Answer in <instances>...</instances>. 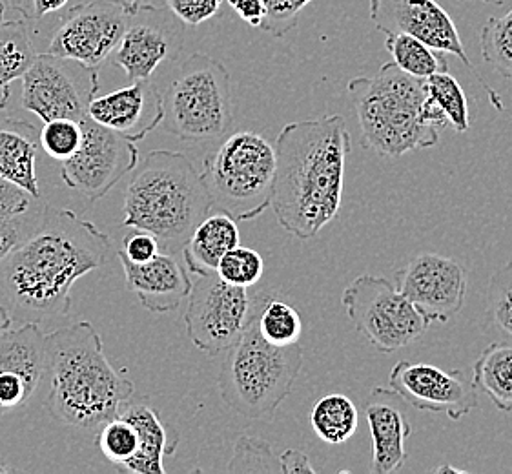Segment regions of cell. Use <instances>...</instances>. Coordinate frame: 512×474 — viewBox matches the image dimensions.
Returning <instances> with one entry per match:
<instances>
[{
    "label": "cell",
    "instance_id": "6da1fadb",
    "mask_svg": "<svg viewBox=\"0 0 512 474\" xmlns=\"http://www.w3.org/2000/svg\"><path fill=\"white\" fill-rule=\"evenodd\" d=\"M108 234L66 208L44 207L30 236L0 263V298L30 321L64 318L73 285L112 258Z\"/></svg>",
    "mask_w": 512,
    "mask_h": 474
},
{
    "label": "cell",
    "instance_id": "7a4b0ae2",
    "mask_svg": "<svg viewBox=\"0 0 512 474\" xmlns=\"http://www.w3.org/2000/svg\"><path fill=\"white\" fill-rule=\"evenodd\" d=\"M274 148L270 207L288 234L307 241L338 219L350 154L347 124L341 115L288 123Z\"/></svg>",
    "mask_w": 512,
    "mask_h": 474
},
{
    "label": "cell",
    "instance_id": "3957f363",
    "mask_svg": "<svg viewBox=\"0 0 512 474\" xmlns=\"http://www.w3.org/2000/svg\"><path fill=\"white\" fill-rule=\"evenodd\" d=\"M46 372L52 385L44 405L55 422L70 427L99 429L135 392L134 382L106 358L90 321L46 334Z\"/></svg>",
    "mask_w": 512,
    "mask_h": 474
},
{
    "label": "cell",
    "instance_id": "277c9868",
    "mask_svg": "<svg viewBox=\"0 0 512 474\" xmlns=\"http://www.w3.org/2000/svg\"><path fill=\"white\" fill-rule=\"evenodd\" d=\"M212 208V197L192 161L181 152L154 150L137 163L126 186L123 223L181 252Z\"/></svg>",
    "mask_w": 512,
    "mask_h": 474
},
{
    "label": "cell",
    "instance_id": "5b68a950",
    "mask_svg": "<svg viewBox=\"0 0 512 474\" xmlns=\"http://www.w3.org/2000/svg\"><path fill=\"white\" fill-rule=\"evenodd\" d=\"M347 90L363 148L394 159L440 143V130L425 117V79L387 62L372 77L350 79Z\"/></svg>",
    "mask_w": 512,
    "mask_h": 474
},
{
    "label": "cell",
    "instance_id": "8992f818",
    "mask_svg": "<svg viewBox=\"0 0 512 474\" xmlns=\"http://www.w3.org/2000/svg\"><path fill=\"white\" fill-rule=\"evenodd\" d=\"M256 318L226 351L217 383L230 411L250 420H272L292 392L305 358L299 343H268L259 334Z\"/></svg>",
    "mask_w": 512,
    "mask_h": 474
},
{
    "label": "cell",
    "instance_id": "52a82bcc",
    "mask_svg": "<svg viewBox=\"0 0 512 474\" xmlns=\"http://www.w3.org/2000/svg\"><path fill=\"white\" fill-rule=\"evenodd\" d=\"M164 130L186 143H216L234 126L230 73L206 53H192L163 93Z\"/></svg>",
    "mask_w": 512,
    "mask_h": 474
},
{
    "label": "cell",
    "instance_id": "ba28073f",
    "mask_svg": "<svg viewBox=\"0 0 512 474\" xmlns=\"http://www.w3.org/2000/svg\"><path fill=\"white\" fill-rule=\"evenodd\" d=\"M201 177L214 207L236 221H252L272 205L276 148L256 132L226 135L206 155Z\"/></svg>",
    "mask_w": 512,
    "mask_h": 474
},
{
    "label": "cell",
    "instance_id": "9c48e42d",
    "mask_svg": "<svg viewBox=\"0 0 512 474\" xmlns=\"http://www.w3.org/2000/svg\"><path fill=\"white\" fill-rule=\"evenodd\" d=\"M341 303L354 329L372 349L383 354L409 347L431 325L394 283L372 274L354 279L343 292Z\"/></svg>",
    "mask_w": 512,
    "mask_h": 474
},
{
    "label": "cell",
    "instance_id": "30bf717a",
    "mask_svg": "<svg viewBox=\"0 0 512 474\" xmlns=\"http://www.w3.org/2000/svg\"><path fill=\"white\" fill-rule=\"evenodd\" d=\"M265 298H252L248 289L230 285L217 274L192 283L185 312L188 340L206 356H217L236 343L256 318Z\"/></svg>",
    "mask_w": 512,
    "mask_h": 474
},
{
    "label": "cell",
    "instance_id": "8fae6325",
    "mask_svg": "<svg viewBox=\"0 0 512 474\" xmlns=\"http://www.w3.org/2000/svg\"><path fill=\"white\" fill-rule=\"evenodd\" d=\"M22 106L42 123L82 121L99 92V70L52 53H37L22 75Z\"/></svg>",
    "mask_w": 512,
    "mask_h": 474
},
{
    "label": "cell",
    "instance_id": "7c38bea8",
    "mask_svg": "<svg viewBox=\"0 0 512 474\" xmlns=\"http://www.w3.org/2000/svg\"><path fill=\"white\" fill-rule=\"evenodd\" d=\"M82 143L68 161L61 163L64 185L90 201L103 199L139 163L134 141L84 117Z\"/></svg>",
    "mask_w": 512,
    "mask_h": 474
},
{
    "label": "cell",
    "instance_id": "4fadbf2b",
    "mask_svg": "<svg viewBox=\"0 0 512 474\" xmlns=\"http://www.w3.org/2000/svg\"><path fill=\"white\" fill-rule=\"evenodd\" d=\"M130 15L117 0H90L62 17L46 53L101 68L123 39Z\"/></svg>",
    "mask_w": 512,
    "mask_h": 474
},
{
    "label": "cell",
    "instance_id": "5bb4252c",
    "mask_svg": "<svg viewBox=\"0 0 512 474\" xmlns=\"http://www.w3.org/2000/svg\"><path fill=\"white\" fill-rule=\"evenodd\" d=\"M370 19L385 35L407 33L438 52L456 55L482 83L492 106L502 112V97L489 84L483 83L482 77L476 73L461 44L460 31L438 0H370Z\"/></svg>",
    "mask_w": 512,
    "mask_h": 474
},
{
    "label": "cell",
    "instance_id": "9a60e30c",
    "mask_svg": "<svg viewBox=\"0 0 512 474\" xmlns=\"http://www.w3.org/2000/svg\"><path fill=\"white\" fill-rule=\"evenodd\" d=\"M185 24L163 6H139L130 15L113 61L128 79L146 81L164 62H174L181 52Z\"/></svg>",
    "mask_w": 512,
    "mask_h": 474
},
{
    "label": "cell",
    "instance_id": "2e32d148",
    "mask_svg": "<svg viewBox=\"0 0 512 474\" xmlns=\"http://www.w3.org/2000/svg\"><path fill=\"white\" fill-rule=\"evenodd\" d=\"M389 387L407 405L445 414L454 422L469 416L480 400L476 387L460 371H443L429 363L398 361L390 371Z\"/></svg>",
    "mask_w": 512,
    "mask_h": 474
},
{
    "label": "cell",
    "instance_id": "e0dca14e",
    "mask_svg": "<svg viewBox=\"0 0 512 474\" xmlns=\"http://www.w3.org/2000/svg\"><path fill=\"white\" fill-rule=\"evenodd\" d=\"M396 287L427 320L447 323L465 305L467 272L458 261L438 254H418L401 268Z\"/></svg>",
    "mask_w": 512,
    "mask_h": 474
},
{
    "label": "cell",
    "instance_id": "ac0fdd59",
    "mask_svg": "<svg viewBox=\"0 0 512 474\" xmlns=\"http://www.w3.org/2000/svg\"><path fill=\"white\" fill-rule=\"evenodd\" d=\"M46 372V334L39 321L0 332V416L30 403Z\"/></svg>",
    "mask_w": 512,
    "mask_h": 474
},
{
    "label": "cell",
    "instance_id": "d6986e66",
    "mask_svg": "<svg viewBox=\"0 0 512 474\" xmlns=\"http://www.w3.org/2000/svg\"><path fill=\"white\" fill-rule=\"evenodd\" d=\"M88 117L134 143L143 141L163 123V93L150 79L135 81L121 90L95 95Z\"/></svg>",
    "mask_w": 512,
    "mask_h": 474
},
{
    "label": "cell",
    "instance_id": "ffe728a7",
    "mask_svg": "<svg viewBox=\"0 0 512 474\" xmlns=\"http://www.w3.org/2000/svg\"><path fill=\"white\" fill-rule=\"evenodd\" d=\"M119 258V256H117ZM126 276V287L152 314H166L179 309L192 290L190 270L175 252H159L154 259L132 263L119 258Z\"/></svg>",
    "mask_w": 512,
    "mask_h": 474
},
{
    "label": "cell",
    "instance_id": "44dd1931",
    "mask_svg": "<svg viewBox=\"0 0 512 474\" xmlns=\"http://www.w3.org/2000/svg\"><path fill=\"white\" fill-rule=\"evenodd\" d=\"M403 398L392 389L374 387L365 414L372 434V473L392 474L403 469L409 460L407 440L412 434V425L403 409Z\"/></svg>",
    "mask_w": 512,
    "mask_h": 474
},
{
    "label": "cell",
    "instance_id": "7402d4cb",
    "mask_svg": "<svg viewBox=\"0 0 512 474\" xmlns=\"http://www.w3.org/2000/svg\"><path fill=\"white\" fill-rule=\"evenodd\" d=\"M117 414L134 423L139 449L134 458L124 465L121 473L166 474L164 456L174 454L179 444V434L164 425L159 411L146 398L124 402Z\"/></svg>",
    "mask_w": 512,
    "mask_h": 474
},
{
    "label": "cell",
    "instance_id": "603a6c76",
    "mask_svg": "<svg viewBox=\"0 0 512 474\" xmlns=\"http://www.w3.org/2000/svg\"><path fill=\"white\" fill-rule=\"evenodd\" d=\"M39 130L21 119H0V177L41 199L37 177Z\"/></svg>",
    "mask_w": 512,
    "mask_h": 474
},
{
    "label": "cell",
    "instance_id": "cb8c5ba5",
    "mask_svg": "<svg viewBox=\"0 0 512 474\" xmlns=\"http://www.w3.org/2000/svg\"><path fill=\"white\" fill-rule=\"evenodd\" d=\"M239 241L241 236L234 217L223 212L206 216L181 250L186 268L197 276L216 274L221 258L228 250L237 247Z\"/></svg>",
    "mask_w": 512,
    "mask_h": 474
},
{
    "label": "cell",
    "instance_id": "d4e9b609",
    "mask_svg": "<svg viewBox=\"0 0 512 474\" xmlns=\"http://www.w3.org/2000/svg\"><path fill=\"white\" fill-rule=\"evenodd\" d=\"M472 385L502 413H512V345L491 343L472 367Z\"/></svg>",
    "mask_w": 512,
    "mask_h": 474
},
{
    "label": "cell",
    "instance_id": "484cf974",
    "mask_svg": "<svg viewBox=\"0 0 512 474\" xmlns=\"http://www.w3.org/2000/svg\"><path fill=\"white\" fill-rule=\"evenodd\" d=\"M37 52L24 21L0 22V97L10 101V86L30 70Z\"/></svg>",
    "mask_w": 512,
    "mask_h": 474
},
{
    "label": "cell",
    "instance_id": "4316f807",
    "mask_svg": "<svg viewBox=\"0 0 512 474\" xmlns=\"http://www.w3.org/2000/svg\"><path fill=\"white\" fill-rule=\"evenodd\" d=\"M310 423L321 442L343 445L358 431V407L343 394H328L314 405Z\"/></svg>",
    "mask_w": 512,
    "mask_h": 474
},
{
    "label": "cell",
    "instance_id": "83f0119b",
    "mask_svg": "<svg viewBox=\"0 0 512 474\" xmlns=\"http://www.w3.org/2000/svg\"><path fill=\"white\" fill-rule=\"evenodd\" d=\"M387 52L394 64L418 79H429L436 73L449 72V61L445 53L434 50L425 42L410 37L407 33H390L385 41Z\"/></svg>",
    "mask_w": 512,
    "mask_h": 474
},
{
    "label": "cell",
    "instance_id": "f1b7e54d",
    "mask_svg": "<svg viewBox=\"0 0 512 474\" xmlns=\"http://www.w3.org/2000/svg\"><path fill=\"white\" fill-rule=\"evenodd\" d=\"M256 323L259 334L277 347L299 343L303 334L301 314L283 299H265L257 312Z\"/></svg>",
    "mask_w": 512,
    "mask_h": 474
},
{
    "label": "cell",
    "instance_id": "f546056e",
    "mask_svg": "<svg viewBox=\"0 0 512 474\" xmlns=\"http://www.w3.org/2000/svg\"><path fill=\"white\" fill-rule=\"evenodd\" d=\"M95 444L104 458L121 473L124 465L137 454L139 438H137L134 423L126 420L121 414H115L99 427Z\"/></svg>",
    "mask_w": 512,
    "mask_h": 474
},
{
    "label": "cell",
    "instance_id": "4dcf8cb0",
    "mask_svg": "<svg viewBox=\"0 0 512 474\" xmlns=\"http://www.w3.org/2000/svg\"><path fill=\"white\" fill-rule=\"evenodd\" d=\"M425 86L434 103L440 106L441 112L447 117L449 126L460 134L467 132L471 128L469 104L467 95L463 92L461 84L456 81V77H452L449 72L436 73L425 79Z\"/></svg>",
    "mask_w": 512,
    "mask_h": 474
},
{
    "label": "cell",
    "instance_id": "1f68e13d",
    "mask_svg": "<svg viewBox=\"0 0 512 474\" xmlns=\"http://www.w3.org/2000/svg\"><path fill=\"white\" fill-rule=\"evenodd\" d=\"M483 61L512 81V10L503 17H491L480 33Z\"/></svg>",
    "mask_w": 512,
    "mask_h": 474
},
{
    "label": "cell",
    "instance_id": "d6a6232c",
    "mask_svg": "<svg viewBox=\"0 0 512 474\" xmlns=\"http://www.w3.org/2000/svg\"><path fill=\"white\" fill-rule=\"evenodd\" d=\"M216 274L230 285L250 289L263 278L265 263L256 250L237 245L221 258Z\"/></svg>",
    "mask_w": 512,
    "mask_h": 474
},
{
    "label": "cell",
    "instance_id": "836d02e7",
    "mask_svg": "<svg viewBox=\"0 0 512 474\" xmlns=\"http://www.w3.org/2000/svg\"><path fill=\"white\" fill-rule=\"evenodd\" d=\"M41 148L55 161L64 163L79 150L82 143L81 121L53 119L42 126L39 132Z\"/></svg>",
    "mask_w": 512,
    "mask_h": 474
},
{
    "label": "cell",
    "instance_id": "e575fe53",
    "mask_svg": "<svg viewBox=\"0 0 512 474\" xmlns=\"http://www.w3.org/2000/svg\"><path fill=\"white\" fill-rule=\"evenodd\" d=\"M230 473H281L279 458L272 453V447L267 442L241 436L236 442V451L232 462L228 465Z\"/></svg>",
    "mask_w": 512,
    "mask_h": 474
},
{
    "label": "cell",
    "instance_id": "d590c367",
    "mask_svg": "<svg viewBox=\"0 0 512 474\" xmlns=\"http://www.w3.org/2000/svg\"><path fill=\"white\" fill-rule=\"evenodd\" d=\"M487 299L492 323L512 340V261L492 274Z\"/></svg>",
    "mask_w": 512,
    "mask_h": 474
},
{
    "label": "cell",
    "instance_id": "8d00e7d4",
    "mask_svg": "<svg viewBox=\"0 0 512 474\" xmlns=\"http://www.w3.org/2000/svg\"><path fill=\"white\" fill-rule=\"evenodd\" d=\"M312 0H265V19L261 30L272 37H285L288 31L297 26L299 13L307 8Z\"/></svg>",
    "mask_w": 512,
    "mask_h": 474
},
{
    "label": "cell",
    "instance_id": "74e56055",
    "mask_svg": "<svg viewBox=\"0 0 512 474\" xmlns=\"http://www.w3.org/2000/svg\"><path fill=\"white\" fill-rule=\"evenodd\" d=\"M185 26H199L221 15L226 0H157Z\"/></svg>",
    "mask_w": 512,
    "mask_h": 474
},
{
    "label": "cell",
    "instance_id": "f35d334b",
    "mask_svg": "<svg viewBox=\"0 0 512 474\" xmlns=\"http://www.w3.org/2000/svg\"><path fill=\"white\" fill-rule=\"evenodd\" d=\"M159 247V239L154 234L135 230L130 236L124 237L123 248L117 252V256L132 263H144L159 254Z\"/></svg>",
    "mask_w": 512,
    "mask_h": 474
},
{
    "label": "cell",
    "instance_id": "ab89813d",
    "mask_svg": "<svg viewBox=\"0 0 512 474\" xmlns=\"http://www.w3.org/2000/svg\"><path fill=\"white\" fill-rule=\"evenodd\" d=\"M26 216V214H22ZM22 216L0 217V263L10 256L15 248L21 245L31 230L28 221H22Z\"/></svg>",
    "mask_w": 512,
    "mask_h": 474
},
{
    "label": "cell",
    "instance_id": "60d3db41",
    "mask_svg": "<svg viewBox=\"0 0 512 474\" xmlns=\"http://www.w3.org/2000/svg\"><path fill=\"white\" fill-rule=\"evenodd\" d=\"M33 197L19 186L11 185L0 177V217H15L28 214Z\"/></svg>",
    "mask_w": 512,
    "mask_h": 474
},
{
    "label": "cell",
    "instance_id": "b9f144b4",
    "mask_svg": "<svg viewBox=\"0 0 512 474\" xmlns=\"http://www.w3.org/2000/svg\"><path fill=\"white\" fill-rule=\"evenodd\" d=\"M11 8L28 21H39L68 6L70 0H8Z\"/></svg>",
    "mask_w": 512,
    "mask_h": 474
},
{
    "label": "cell",
    "instance_id": "7bdbcfd3",
    "mask_svg": "<svg viewBox=\"0 0 512 474\" xmlns=\"http://www.w3.org/2000/svg\"><path fill=\"white\" fill-rule=\"evenodd\" d=\"M226 4L236 11L239 19L252 26L261 28V22L265 19V0H226Z\"/></svg>",
    "mask_w": 512,
    "mask_h": 474
},
{
    "label": "cell",
    "instance_id": "ee69618b",
    "mask_svg": "<svg viewBox=\"0 0 512 474\" xmlns=\"http://www.w3.org/2000/svg\"><path fill=\"white\" fill-rule=\"evenodd\" d=\"M279 465H281V473L283 474L316 473V469L310 464L307 454L301 453L297 449H288V451L281 454Z\"/></svg>",
    "mask_w": 512,
    "mask_h": 474
},
{
    "label": "cell",
    "instance_id": "f6af8a7d",
    "mask_svg": "<svg viewBox=\"0 0 512 474\" xmlns=\"http://www.w3.org/2000/svg\"><path fill=\"white\" fill-rule=\"evenodd\" d=\"M13 318H11L10 309L6 307V303L0 298V332L10 329Z\"/></svg>",
    "mask_w": 512,
    "mask_h": 474
},
{
    "label": "cell",
    "instance_id": "bcb514c9",
    "mask_svg": "<svg viewBox=\"0 0 512 474\" xmlns=\"http://www.w3.org/2000/svg\"><path fill=\"white\" fill-rule=\"evenodd\" d=\"M121 6H123L124 10L128 15H134L135 11L139 10V0H117Z\"/></svg>",
    "mask_w": 512,
    "mask_h": 474
},
{
    "label": "cell",
    "instance_id": "7dc6e473",
    "mask_svg": "<svg viewBox=\"0 0 512 474\" xmlns=\"http://www.w3.org/2000/svg\"><path fill=\"white\" fill-rule=\"evenodd\" d=\"M434 473H463V471L456 469V467H451V465H447V467H438V469H434Z\"/></svg>",
    "mask_w": 512,
    "mask_h": 474
},
{
    "label": "cell",
    "instance_id": "c3c4849f",
    "mask_svg": "<svg viewBox=\"0 0 512 474\" xmlns=\"http://www.w3.org/2000/svg\"><path fill=\"white\" fill-rule=\"evenodd\" d=\"M8 0H0V22L4 21V13H6V8H8Z\"/></svg>",
    "mask_w": 512,
    "mask_h": 474
},
{
    "label": "cell",
    "instance_id": "681fc988",
    "mask_svg": "<svg viewBox=\"0 0 512 474\" xmlns=\"http://www.w3.org/2000/svg\"><path fill=\"white\" fill-rule=\"evenodd\" d=\"M13 473V469H11L10 465L4 464L2 460H0V474Z\"/></svg>",
    "mask_w": 512,
    "mask_h": 474
},
{
    "label": "cell",
    "instance_id": "f907efd6",
    "mask_svg": "<svg viewBox=\"0 0 512 474\" xmlns=\"http://www.w3.org/2000/svg\"><path fill=\"white\" fill-rule=\"evenodd\" d=\"M485 2H500V0H485Z\"/></svg>",
    "mask_w": 512,
    "mask_h": 474
}]
</instances>
